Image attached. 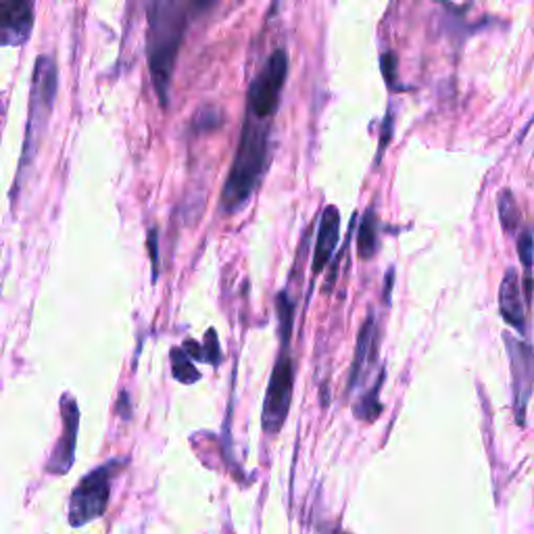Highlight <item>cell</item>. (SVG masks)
I'll return each instance as SVG.
<instances>
[{"mask_svg":"<svg viewBox=\"0 0 534 534\" xmlns=\"http://www.w3.org/2000/svg\"><path fill=\"white\" fill-rule=\"evenodd\" d=\"M271 124L273 117L246 109L243 132L220 196V211L224 215L243 211L263 182L271 157Z\"/></svg>","mask_w":534,"mask_h":534,"instance_id":"6da1fadb","label":"cell"},{"mask_svg":"<svg viewBox=\"0 0 534 534\" xmlns=\"http://www.w3.org/2000/svg\"><path fill=\"white\" fill-rule=\"evenodd\" d=\"M188 11L176 0H149L146 4V63L159 105L169 109L171 82L186 34Z\"/></svg>","mask_w":534,"mask_h":534,"instance_id":"7a4b0ae2","label":"cell"},{"mask_svg":"<svg viewBox=\"0 0 534 534\" xmlns=\"http://www.w3.org/2000/svg\"><path fill=\"white\" fill-rule=\"evenodd\" d=\"M276 314H278V334H280V351L273 364L270 383L263 400L262 424L267 435H278L282 426L289 419L292 391H295V364H292L290 339L292 326H295V301L289 297V290H280L276 297Z\"/></svg>","mask_w":534,"mask_h":534,"instance_id":"3957f363","label":"cell"},{"mask_svg":"<svg viewBox=\"0 0 534 534\" xmlns=\"http://www.w3.org/2000/svg\"><path fill=\"white\" fill-rule=\"evenodd\" d=\"M56 88H59V72L53 56L40 55L36 59L34 75H31V90H30V111H28V125H25V142H23V157L22 168H28V163L36 157L38 146H40L44 132L48 128L50 116L56 99Z\"/></svg>","mask_w":534,"mask_h":534,"instance_id":"277c9868","label":"cell"},{"mask_svg":"<svg viewBox=\"0 0 534 534\" xmlns=\"http://www.w3.org/2000/svg\"><path fill=\"white\" fill-rule=\"evenodd\" d=\"M122 468V461L111 460L92 469L90 474L84 476L73 488L72 497H69V524L73 529L94 522L107 512L111 499V485Z\"/></svg>","mask_w":534,"mask_h":534,"instance_id":"5b68a950","label":"cell"},{"mask_svg":"<svg viewBox=\"0 0 534 534\" xmlns=\"http://www.w3.org/2000/svg\"><path fill=\"white\" fill-rule=\"evenodd\" d=\"M289 53L284 48L273 50L267 56V63L262 72L251 82L249 94H246V109L259 113V116L276 117L280 109V100L289 78Z\"/></svg>","mask_w":534,"mask_h":534,"instance_id":"8992f818","label":"cell"},{"mask_svg":"<svg viewBox=\"0 0 534 534\" xmlns=\"http://www.w3.org/2000/svg\"><path fill=\"white\" fill-rule=\"evenodd\" d=\"M78 432H80V409L78 400L69 392L61 397V436L50 451L47 472L61 476L67 474L73 466L75 447H78Z\"/></svg>","mask_w":534,"mask_h":534,"instance_id":"52a82bcc","label":"cell"},{"mask_svg":"<svg viewBox=\"0 0 534 534\" xmlns=\"http://www.w3.org/2000/svg\"><path fill=\"white\" fill-rule=\"evenodd\" d=\"M507 353H510V366L513 376V405H516L518 424L524 426L526 405H529L532 383H534V353L530 345L522 340L505 336Z\"/></svg>","mask_w":534,"mask_h":534,"instance_id":"ba28073f","label":"cell"},{"mask_svg":"<svg viewBox=\"0 0 534 534\" xmlns=\"http://www.w3.org/2000/svg\"><path fill=\"white\" fill-rule=\"evenodd\" d=\"M0 31L4 47H23L34 28L31 0H0Z\"/></svg>","mask_w":534,"mask_h":534,"instance_id":"9c48e42d","label":"cell"},{"mask_svg":"<svg viewBox=\"0 0 534 534\" xmlns=\"http://www.w3.org/2000/svg\"><path fill=\"white\" fill-rule=\"evenodd\" d=\"M339 237H340V211L339 207L328 205L323 209L320 218V230H317L314 263H311V273H314V278L317 273L326 270V265L334 255L336 246H339Z\"/></svg>","mask_w":534,"mask_h":534,"instance_id":"30bf717a","label":"cell"},{"mask_svg":"<svg viewBox=\"0 0 534 534\" xmlns=\"http://www.w3.org/2000/svg\"><path fill=\"white\" fill-rule=\"evenodd\" d=\"M499 309L501 317L507 322V326H512L513 330H518L520 334H524L526 315L516 270L507 271L504 276V282L499 286Z\"/></svg>","mask_w":534,"mask_h":534,"instance_id":"8fae6325","label":"cell"},{"mask_svg":"<svg viewBox=\"0 0 534 534\" xmlns=\"http://www.w3.org/2000/svg\"><path fill=\"white\" fill-rule=\"evenodd\" d=\"M376 326H374V314L366 317L364 326H361L357 347H355V357L351 364V372H349V384L347 392H351L355 386H357L361 374H364V366L367 359L376 357Z\"/></svg>","mask_w":534,"mask_h":534,"instance_id":"7c38bea8","label":"cell"},{"mask_svg":"<svg viewBox=\"0 0 534 534\" xmlns=\"http://www.w3.org/2000/svg\"><path fill=\"white\" fill-rule=\"evenodd\" d=\"M357 253L361 259L370 262L378 253V218L374 209H367L357 230Z\"/></svg>","mask_w":534,"mask_h":534,"instance_id":"4fadbf2b","label":"cell"},{"mask_svg":"<svg viewBox=\"0 0 534 534\" xmlns=\"http://www.w3.org/2000/svg\"><path fill=\"white\" fill-rule=\"evenodd\" d=\"M171 374L182 384H194L201 380L199 370H196L193 359L184 349H171Z\"/></svg>","mask_w":534,"mask_h":534,"instance_id":"5bb4252c","label":"cell"},{"mask_svg":"<svg viewBox=\"0 0 534 534\" xmlns=\"http://www.w3.org/2000/svg\"><path fill=\"white\" fill-rule=\"evenodd\" d=\"M383 380H384V372L380 374V378L376 380V384H374L370 395H366L359 400L357 407H355V416H357L359 419H364V422H374V419L380 416L383 405H380V400H378V391H380V384H383Z\"/></svg>","mask_w":534,"mask_h":534,"instance_id":"9a60e30c","label":"cell"},{"mask_svg":"<svg viewBox=\"0 0 534 534\" xmlns=\"http://www.w3.org/2000/svg\"><path fill=\"white\" fill-rule=\"evenodd\" d=\"M497 207H499V220H501V224H504L505 232L516 230L520 224V211H518V205H516V201H513V194L510 193V190H504V193L499 194Z\"/></svg>","mask_w":534,"mask_h":534,"instance_id":"2e32d148","label":"cell"},{"mask_svg":"<svg viewBox=\"0 0 534 534\" xmlns=\"http://www.w3.org/2000/svg\"><path fill=\"white\" fill-rule=\"evenodd\" d=\"M224 117H221V111L215 109V107H205V109L199 111V116L194 117V130L196 132H207V130H218Z\"/></svg>","mask_w":534,"mask_h":534,"instance_id":"e0dca14e","label":"cell"},{"mask_svg":"<svg viewBox=\"0 0 534 534\" xmlns=\"http://www.w3.org/2000/svg\"><path fill=\"white\" fill-rule=\"evenodd\" d=\"M518 255L526 270V278H532V259H534V240L529 230H524L518 238Z\"/></svg>","mask_w":534,"mask_h":534,"instance_id":"ac0fdd59","label":"cell"},{"mask_svg":"<svg viewBox=\"0 0 534 534\" xmlns=\"http://www.w3.org/2000/svg\"><path fill=\"white\" fill-rule=\"evenodd\" d=\"M202 361H207V364H211V366H220V361H221L220 345H218V340H215L213 330H209L207 332V342H205V347H202Z\"/></svg>","mask_w":534,"mask_h":534,"instance_id":"d6986e66","label":"cell"},{"mask_svg":"<svg viewBox=\"0 0 534 534\" xmlns=\"http://www.w3.org/2000/svg\"><path fill=\"white\" fill-rule=\"evenodd\" d=\"M221 0H186V11L193 17H202L207 13H211Z\"/></svg>","mask_w":534,"mask_h":534,"instance_id":"ffe728a7","label":"cell"},{"mask_svg":"<svg viewBox=\"0 0 534 534\" xmlns=\"http://www.w3.org/2000/svg\"><path fill=\"white\" fill-rule=\"evenodd\" d=\"M146 245H149V255L152 262V278L157 280L159 276V237H157V228L149 230V238H146Z\"/></svg>","mask_w":534,"mask_h":534,"instance_id":"44dd1931","label":"cell"},{"mask_svg":"<svg viewBox=\"0 0 534 534\" xmlns=\"http://www.w3.org/2000/svg\"><path fill=\"white\" fill-rule=\"evenodd\" d=\"M395 63H397L395 55L383 56V73H384L386 82H389V86H392V82H395Z\"/></svg>","mask_w":534,"mask_h":534,"instance_id":"7402d4cb","label":"cell"},{"mask_svg":"<svg viewBox=\"0 0 534 534\" xmlns=\"http://www.w3.org/2000/svg\"><path fill=\"white\" fill-rule=\"evenodd\" d=\"M391 136H392V117L389 113V116H386V128L383 130V138H380V146H378V159H376L378 163H380V159H383V152L386 149V144H389Z\"/></svg>","mask_w":534,"mask_h":534,"instance_id":"603a6c76","label":"cell"},{"mask_svg":"<svg viewBox=\"0 0 534 534\" xmlns=\"http://www.w3.org/2000/svg\"><path fill=\"white\" fill-rule=\"evenodd\" d=\"M128 395H125V392H122V403L117 405V409H119V413H122L124 416V419H130L132 416H130V411H128Z\"/></svg>","mask_w":534,"mask_h":534,"instance_id":"cb8c5ba5","label":"cell"}]
</instances>
